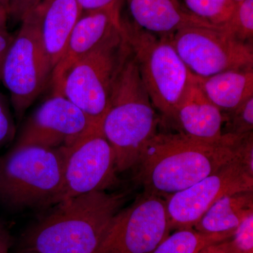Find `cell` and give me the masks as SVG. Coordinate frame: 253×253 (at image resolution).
I'll list each match as a JSON object with an SVG mask.
<instances>
[{"label": "cell", "instance_id": "20", "mask_svg": "<svg viewBox=\"0 0 253 253\" xmlns=\"http://www.w3.org/2000/svg\"><path fill=\"white\" fill-rule=\"evenodd\" d=\"M183 1L191 14L217 28H220L229 19L236 6L234 0Z\"/></svg>", "mask_w": 253, "mask_h": 253}, {"label": "cell", "instance_id": "27", "mask_svg": "<svg viewBox=\"0 0 253 253\" xmlns=\"http://www.w3.org/2000/svg\"><path fill=\"white\" fill-rule=\"evenodd\" d=\"M14 38V36L11 35L7 29L0 31V80H1V69H2L5 56Z\"/></svg>", "mask_w": 253, "mask_h": 253}, {"label": "cell", "instance_id": "24", "mask_svg": "<svg viewBox=\"0 0 253 253\" xmlns=\"http://www.w3.org/2000/svg\"><path fill=\"white\" fill-rule=\"evenodd\" d=\"M16 131L9 104L0 91V147L9 144L14 139Z\"/></svg>", "mask_w": 253, "mask_h": 253}, {"label": "cell", "instance_id": "2", "mask_svg": "<svg viewBox=\"0 0 253 253\" xmlns=\"http://www.w3.org/2000/svg\"><path fill=\"white\" fill-rule=\"evenodd\" d=\"M126 199L100 191L61 201L30 229L26 246L36 253H96Z\"/></svg>", "mask_w": 253, "mask_h": 253}, {"label": "cell", "instance_id": "16", "mask_svg": "<svg viewBox=\"0 0 253 253\" xmlns=\"http://www.w3.org/2000/svg\"><path fill=\"white\" fill-rule=\"evenodd\" d=\"M34 11L43 46L54 70L83 11L77 0H42Z\"/></svg>", "mask_w": 253, "mask_h": 253}, {"label": "cell", "instance_id": "13", "mask_svg": "<svg viewBox=\"0 0 253 253\" xmlns=\"http://www.w3.org/2000/svg\"><path fill=\"white\" fill-rule=\"evenodd\" d=\"M121 22L120 5L83 11L70 35L62 57L53 70L51 78L53 91L59 89L70 68L121 27Z\"/></svg>", "mask_w": 253, "mask_h": 253}, {"label": "cell", "instance_id": "32", "mask_svg": "<svg viewBox=\"0 0 253 253\" xmlns=\"http://www.w3.org/2000/svg\"><path fill=\"white\" fill-rule=\"evenodd\" d=\"M244 1V0H234V2L236 4H239L241 1Z\"/></svg>", "mask_w": 253, "mask_h": 253}, {"label": "cell", "instance_id": "21", "mask_svg": "<svg viewBox=\"0 0 253 253\" xmlns=\"http://www.w3.org/2000/svg\"><path fill=\"white\" fill-rule=\"evenodd\" d=\"M221 31L244 44H253V0H244L236 4L231 17Z\"/></svg>", "mask_w": 253, "mask_h": 253}, {"label": "cell", "instance_id": "12", "mask_svg": "<svg viewBox=\"0 0 253 253\" xmlns=\"http://www.w3.org/2000/svg\"><path fill=\"white\" fill-rule=\"evenodd\" d=\"M96 126L63 94L52 92L28 118L15 144L69 147Z\"/></svg>", "mask_w": 253, "mask_h": 253}, {"label": "cell", "instance_id": "33", "mask_svg": "<svg viewBox=\"0 0 253 253\" xmlns=\"http://www.w3.org/2000/svg\"><path fill=\"white\" fill-rule=\"evenodd\" d=\"M36 253L31 252V251H30L29 253Z\"/></svg>", "mask_w": 253, "mask_h": 253}, {"label": "cell", "instance_id": "8", "mask_svg": "<svg viewBox=\"0 0 253 253\" xmlns=\"http://www.w3.org/2000/svg\"><path fill=\"white\" fill-rule=\"evenodd\" d=\"M171 231L166 199L144 191L116 214L96 253H151Z\"/></svg>", "mask_w": 253, "mask_h": 253}, {"label": "cell", "instance_id": "14", "mask_svg": "<svg viewBox=\"0 0 253 253\" xmlns=\"http://www.w3.org/2000/svg\"><path fill=\"white\" fill-rule=\"evenodd\" d=\"M176 132L208 144L225 143L222 135V113L208 99L198 85L193 74L192 82L186 96L170 120Z\"/></svg>", "mask_w": 253, "mask_h": 253}, {"label": "cell", "instance_id": "7", "mask_svg": "<svg viewBox=\"0 0 253 253\" xmlns=\"http://www.w3.org/2000/svg\"><path fill=\"white\" fill-rule=\"evenodd\" d=\"M53 67L44 50L34 10L21 23L10 45L1 69V80L7 89L18 119L51 81Z\"/></svg>", "mask_w": 253, "mask_h": 253}, {"label": "cell", "instance_id": "4", "mask_svg": "<svg viewBox=\"0 0 253 253\" xmlns=\"http://www.w3.org/2000/svg\"><path fill=\"white\" fill-rule=\"evenodd\" d=\"M131 49L121 26L66 73L59 93L78 106L91 122L101 126L111 95Z\"/></svg>", "mask_w": 253, "mask_h": 253}, {"label": "cell", "instance_id": "22", "mask_svg": "<svg viewBox=\"0 0 253 253\" xmlns=\"http://www.w3.org/2000/svg\"><path fill=\"white\" fill-rule=\"evenodd\" d=\"M222 113V135L242 136L253 132V97L236 109Z\"/></svg>", "mask_w": 253, "mask_h": 253}, {"label": "cell", "instance_id": "26", "mask_svg": "<svg viewBox=\"0 0 253 253\" xmlns=\"http://www.w3.org/2000/svg\"><path fill=\"white\" fill-rule=\"evenodd\" d=\"M83 11H96L120 5V0H77Z\"/></svg>", "mask_w": 253, "mask_h": 253}, {"label": "cell", "instance_id": "19", "mask_svg": "<svg viewBox=\"0 0 253 253\" xmlns=\"http://www.w3.org/2000/svg\"><path fill=\"white\" fill-rule=\"evenodd\" d=\"M230 239L221 234H203L194 228L176 230L151 253H196L207 245Z\"/></svg>", "mask_w": 253, "mask_h": 253}, {"label": "cell", "instance_id": "23", "mask_svg": "<svg viewBox=\"0 0 253 253\" xmlns=\"http://www.w3.org/2000/svg\"><path fill=\"white\" fill-rule=\"evenodd\" d=\"M230 244L233 253H253V213L234 231Z\"/></svg>", "mask_w": 253, "mask_h": 253}, {"label": "cell", "instance_id": "31", "mask_svg": "<svg viewBox=\"0 0 253 253\" xmlns=\"http://www.w3.org/2000/svg\"><path fill=\"white\" fill-rule=\"evenodd\" d=\"M8 1H9V0H0V3L4 5L6 10H7Z\"/></svg>", "mask_w": 253, "mask_h": 253}, {"label": "cell", "instance_id": "5", "mask_svg": "<svg viewBox=\"0 0 253 253\" xmlns=\"http://www.w3.org/2000/svg\"><path fill=\"white\" fill-rule=\"evenodd\" d=\"M122 25L151 102L170 121L191 85L193 73L169 37L156 36L123 20Z\"/></svg>", "mask_w": 253, "mask_h": 253}, {"label": "cell", "instance_id": "28", "mask_svg": "<svg viewBox=\"0 0 253 253\" xmlns=\"http://www.w3.org/2000/svg\"><path fill=\"white\" fill-rule=\"evenodd\" d=\"M196 253H233L231 251L230 239L207 245Z\"/></svg>", "mask_w": 253, "mask_h": 253}, {"label": "cell", "instance_id": "6", "mask_svg": "<svg viewBox=\"0 0 253 253\" xmlns=\"http://www.w3.org/2000/svg\"><path fill=\"white\" fill-rule=\"evenodd\" d=\"M62 148L16 145L0 158V201L11 207L49 206L62 183Z\"/></svg>", "mask_w": 253, "mask_h": 253}, {"label": "cell", "instance_id": "25", "mask_svg": "<svg viewBox=\"0 0 253 253\" xmlns=\"http://www.w3.org/2000/svg\"><path fill=\"white\" fill-rule=\"evenodd\" d=\"M42 0H9L8 17L15 23H22L33 10L36 9Z\"/></svg>", "mask_w": 253, "mask_h": 253}, {"label": "cell", "instance_id": "10", "mask_svg": "<svg viewBox=\"0 0 253 253\" xmlns=\"http://www.w3.org/2000/svg\"><path fill=\"white\" fill-rule=\"evenodd\" d=\"M169 38L189 71L200 77L253 68V44L236 41L221 30L186 28Z\"/></svg>", "mask_w": 253, "mask_h": 253}, {"label": "cell", "instance_id": "9", "mask_svg": "<svg viewBox=\"0 0 253 253\" xmlns=\"http://www.w3.org/2000/svg\"><path fill=\"white\" fill-rule=\"evenodd\" d=\"M62 149V183L49 206L92 191H105L117 182L116 155L100 126Z\"/></svg>", "mask_w": 253, "mask_h": 253}, {"label": "cell", "instance_id": "17", "mask_svg": "<svg viewBox=\"0 0 253 253\" xmlns=\"http://www.w3.org/2000/svg\"><path fill=\"white\" fill-rule=\"evenodd\" d=\"M194 79L221 112L236 109L253 97V68L230 70L208 77L194 75Z\"/></svg>", "mask_w": 253, "mask_h": 253}, {"label": "cell", "instance_id": "18", "mask_svg": "<svg viewBox=\"0 0 253 253\" xmlns=\"http://www.w3.org/2000/svg\"><path fill=\"white\" fill-rule=\"evenodd\" d=\"M253 213V191L225 195L208 210L194 226L203 234L232 237L234 231Z\"/></svg>", "mask_w": 253, "mask_h": 253}, {"label": "cell", "instance_id": "1", "mask_svg": "<svg viewBox=\"0 0 253 253\" xmlns=\"http://www.w3.org/2000/svg\"><path fill=\"white\" fill-rule=\"evenodd\" d=\"M235 158L230 144H208L179 132H160L145 145L134 168L144 191L161 197L179 192Z\"/></svg>", "mask_w": 253, "mask_h": 253}, {"label": "cell", "instance_id": "30", "mask_svg": "<svg viewBox=\"0 0 253 253\" xmlns=\"http://www.w3.org/2000/svg\"><path fill=\"white\" fill-rule=\"evenodd\" d=\"M8 13L6 7L0 3V31L1 30L7 29L6 23L8 20Z\"/></svg>", "mask_w": 253, "mask_h": 253}, {"label": "cell", "instance_id": "15", "mask_svg": "<svg viewBox=\"0 0 253 253\" xmlns=\"http://www.w3.org/2000/svg\"><path fill=\"white\" fill-rule=\"evenodd\" d=\"M138 27L158 36H172L189 27L221 30L199 19L181 6L179 0H126Z\"/></svg>", "mask_w": 253, "mask_h": 253}, {"label": "cell", "instance_id": "3", "mask_svg": "<svg viewBox=\"0 0 253 253\" xmlns=\"http://www.w3.org/2000/svg\"><path fill=\"white\" fill-rule=\"evenodd\" d=\"M160 123L131 50L101 124V131L116 155L118 172L134 168L145 145L158 132Z\"/></svg>", "mask_w": 253, "mask_h": 253}, {"label": "cell", "instance_id": "29", "mask_svg": "<svg viewBox=\"0 0 253 253\" xmlns=\"http://www.w3.org/2000/svg\"><path fill=\"white\" fill-rule=\"evenodd\" d=\"M10 246L7 231L0 224V253H8Z\"/></svg>", "mask_w": 253, "mask_h": 253}, {"label": "cell", "instance_id": "11", "mask_svg": "<svg viewBox=\"0 0 253 253\" xmlns=\"http://www.w3.org/2000/svg\"><path fill=\"white\" fill-rule=\"evenodd\" d=\"M253 191V171L236 157L192 186L166 198L171 230L194 228L225 195Z\"/></svg>", "mask_w": 253, "mask_h": 253}]
</instances>
